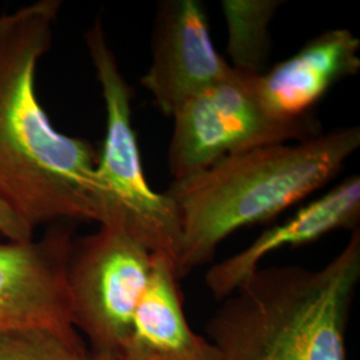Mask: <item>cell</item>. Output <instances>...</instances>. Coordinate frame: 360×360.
Wrapping results in <instances>:
<instances>
[{
	"mask_svg": "<svg viewBox=\"0 0 360 360\" xmlns=\"http://www.w3.org/2000/svg\"><path fill=\"white\" fill-rule=\"evenodd\" d=\"M60 6H26L0 31V202L32 231L62 220L98 223V154L89 141L53 129L35 87Z\"/></svg>",
	"mask_w": 360,
	"mask_h": 360,
	"instance_id": "obj_1",
	"label": "cell"
},
{
	"mask_svg": "<svg viewBox=\"0 0 360 360\" xmlns=\"http://www.w3.org/2000/svg\"><path fill=\"white\" fill-rule=\"evenodd\" d=\"M359 147V127L348 126L251 148L172 180L165 193L179 218L178 278L210 263L233 232L270 221L331 183Z\"/></svg>",
	"mask_w": 360,
	"mask_h": 360,
	"instance_id": "obj_2",
	"label": "cell"
},
{
	"mask_svg": "<svg viewBox=\"0 0 360 360\" xmlns=\"http://www.w3.org/2000/svg\"><path fill=\"white\" fill-rule=\"evenodd\" d=\"M359 282V229L321 269H257L207 322L212 360H348Z\"/></svg>",
	"mask_w": 360,
	"mask_h": 360,
	"instance_id": "obj_3",
	"label": "cell"
},
{
	"mask_svg": "<svg viewBox=\"0 0 360 360\" xmlns=\"http://www.w3.org/2000/svg\"><path fill=\"white\" fill-rule=\"evenodd\" d=\"M86 44L105 107V135L95 169L98 223L122 229L175 264L180 248L178 212L167 195L156 193L146 178L132 124V90L99 18L86 32Z\"/></svg>",
	"mask_w": 360,
	"mask_h": 360,
	"instance_id": "obj_4",
	"label": "cell"
},
{
	"mask_svg": "<svg viewBox=\"0 0 360 360\" xmlns=\"http://www.w3.org/2000/svg\"><path fill=\"white\" fill-rule=\"evenodd\" d=\"M153 252L119 227L74 239L67 284L74 328L87 336L91 360H122Z\"/></svg>",
	"mask_w": 360,
	"mask_h": 360,
	"instance_id": "obj_5",
	"label": "cell"
},
{
	"mask_svg": "<svg viewBox=\"0 0 360 360\" xmlns=\"http://www.w3.org/2000/svg\"><path fill=\"white\" fill-rule=\"evenodd\" d=\"M171 119L168 169L174 180L191 176L233 154L302 142L323 132L314 116L295 123L271 120L257 102L252 79L236 71L180 104Z\"/></svg>",
	"mask_w": 360,
	"mask_h": 360,
	"instance_id": "obj_6",
	"label": "cell"
},
{
	"mask_svg": "<svg viewBox=\"0 0 360 360\" xmlns=\"http://www.w3.org/2000/svg\"><path fill=\"white\" fill-rule=\"evenodd\" d=\"M74 236L67 224L40 240L0 242V331L43 328L77 339L67 284Z\"/></svg>",
	"mask_w": 360,
	"mask_h": 360,
	"instance_id": "obj_7",
	"label": "cell"
},
{
	"mask_svg": "<svg viewBox=\"0 0 360 360\" xmlns=\"http://www.w3.org/2000/svg\"><path fill=\"white\" fill-rule=\"evenodd\" d=\"M235 74L217 51L199 0L159 3L151 44V65L141 77L163 115H174L193 95Z\"/></svg>",
	"mask_w": 360,
	"mask_h": 360,
	"instance_id": "obj_8",
	"label": "cell"
},
{
	"mask_svg": "<svg viewBox=\"0 0 360 360\" xmlns=\"http://www.w3.org/2000/svg\"><path fill=\"white\" fill-rule=\"evenodd\" d=\"M360 40L347 28H333L252 79L263 112L278 123L312 117L314 108L339 82L360 70Z\"/></svg>",
	"mask_w": 360,
	"mask_h": 360,
	"instance_id": "obj_9",
	"label": "cell"
},
{
	"mask_svg": "<svg viewBox=\"0 0 360 360\" xmlns=\"http://www.w3.org/2000/svg\"><path fill=\"white\" fill-rule=\"evenodd\" d=\"M360 221V178L351 175L282 223L262 232L240 252L207 271V288L221 302L250 278L262 260L282 248L311 245L330 232L356 230Z\"/></svg>",
	"mask_w": 360,
	"mask_h": 360,
	"instance_id": "obj_10",
	"label": "cell"
},
{
	"mask_svg": "<svg viewBox=\"0 0 360 360\" xmlns=\"http://www.w3.org/2000/svg\"><path fill=\"white\" fill-rule=\"evenodd\" d=\"M214 349L193 333L183 309L175 264L153 254L148 282L136 306L129 343L122 360H212Z\"/></svg>",
	"mask_w": 360,
	"mask_h": 360,
	"instance_id": "obj_11",
	"label": "cell"
},
{
	"mask_svg": "<svg viewBox=\"0 0 360 360\" xmlns=\"http://www.w3.org/2000/svg\"><path fill=\"white\" fill-rule=\"evenodd\" d=\"M281 0H223L230 65L242 77H260L267 71L271 53V22Z\"/></svg>",
	"mask_w": 360,
	"mask_h": 360,
	"instance_id": "obj_12",
	"label": "cell"
},
{
	"mask_svg": "<svg viewBox=\"0 0 360 360\" xmlns=\"http://www.w3.org/2000/svg\"><path fill=\"white\" fill-rule=\"evenodd\" d=\"M0 360H91V355L80 338L18 328L0 331Z\"/></svg>",
	"mask_w": 360,
	"mask_h": 360,
	"instance_id": "obj_13",
	"label": "cell"
},
{
	"mask_svg": "<svg viewBox=\"0 0 360 360\" xmlns=\"http://www.w3.org/2000/svg\"><path fill=\"white\" fill-rule=\"evenodd\" d=\"M0 235L7 238L8 242H30L34 239V231L1 202H0Z\"/></svg>",
	"mask_w": 360,
	"mask_h": 360,
	"instance_id": "obj_14",
	"label": "cell"
},
{
	"mask_svg": "<svg viewBox=\"0 0 360 360\" xmlns=\"http://www.w3.org/2000/svg\"><path fill=\"white\" fill-rule=\"evenodd\" d=\"M10 19H11V15H1V16H0V31L8 25Z\"/></svg>",
	"mask_w": 360,
	"mask_h": 360,
	"instance_id": "obj_15",
	"label": "cell"
}]
</instances>
